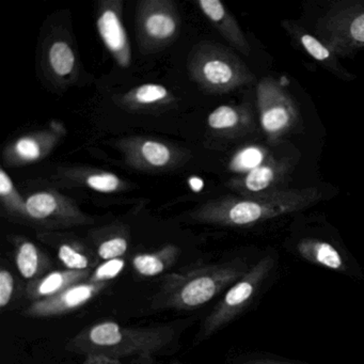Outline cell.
Returning a JSON list of instances; mask_svg holds the SVG:
<instances>
[{
    "label": "cell",
    "mask_w": 364,
    "mask_h": 364,
    "mask_svg": "<svg viewBox=\"0 0 364 364\" xmlns=\"http://www.w3.org/2000/svg\"><path fill=\"white\" fill-rule=\"evenodd\" d=\"M173 100V95L163 85L144 84L123 95L121 105L132 110L153 109L172 103Z\"/></svg>",
    "instance_id": "20"
},
{
    "label": "cell",
    "mask_w": 364,
    "mask_h": 364,
    "mask_svg": "<svg viewBox=\"0 0 364 364\" xmlns=\"http://www.w3.org/2000/svg\"><path fill=\"white\" fill-rule=\"evenodd\" d=\"M316 187L281 188L244 198H223L203 204L191 214L195 220L223 227H250L306 210L321 200Z\"/></svg>",
    "instance_id": "1"
},
{
    "label": "cell",
    "mask_w": 364,
    "mask_h": 364,
    "mask_svg": "<svg viewBox=\"0 0 364 364\" xmlns=\"http://www.w3.org/2000/svg\"><path fill=\"white\" fill-rule=\"evenodd\" d=\"M48 70L59 82H69L77 70V58L71 44L65 40H55L46 53Z\"/></svg>",
    "instance_id": "21"
},
{
    "label": "cell",
    "mask_w": 364,
    "mask_h": 364,
    "mask_svg": "<svg viewBox=\"0 0 364 364\" xmlns=\"http://www.w3.org/2000/svg\"><path fill=\"white\" fill-rule=\"evenodd\" d=\"M265 151L259 146H247L238 151L230 161V169L234 172L247 173L265 163Z\"/></svg>",
    "instance_id": "27"
},
{
    "label": "cell",
    "mask_w": 364,
    "mask_h": 364,
    "mask_svg": "<svg viewBox=\"0 0 364 364\" xmlns=\"http://www.w3.org/2000/svg\"><path fill=\"white\" fill-rule=\"evenodd\" d=\"M274 265V257L267 255L249 268L248 272L228 289L220 302L206 317L198 338H208L238 316L250 304Z\"/></svg>",
    "instance_id": "6"
},
{
    "label": "cell",
    "mask_w": 364,
    "mask_h": 364,
    "mask_svg": "<svg viewBox=\"0 0 364 364\" xmlns=\"http://www.w3.org/2000/svg\"><path fill=\"white\" fill-rule=\"evenodd\" d=\"M210 131L227 138L242 137L255 129V117L246 106L223 105L208 117Z\"/></svg>",
    "instance_id": "15"
},
{
    "label": "cell",
    "mask_w": 364,
    "mask_h": 364,
    "mask_svg": "<svg viewBox=\"0 0 364 364\" xmlns=\"http://www.w3.org/2000/svg\"><path fill=\"white\" fill-rule=\"evenodd\" d=\"M257 102L262 129L270 144H278L297 127L299 114L295 102L274 78L261 80Z\"/></svg>",
    "instance_id": "8"
},
{
    "label": "cell",
    "mask_w": 364,
    "mask_h": 364,
    "mask_svg": "<svg viewBox=\"0 0 364 364\" xmlns=\"http://www.w3.org/2000/svg\"><path fill=\"white\" fill-rule=\"evenodd\" d=\"M289 172V165L285 161H270L259 165L242 178H235L230 183L232 188L240 191L244 197L261 195L268 191L281 189Z\"/></svg>",
    "instance_id": "14"
},
{
    "label": "cell",
    "mask_w": 364,
    "mask_h": 364,
    "mask_svg": "<svg viewBox=\"0 0 364 364\" xmlns=\"http://www.w3.org/2000/svg\"><path fill=\"white\" fill-rule=\"evenodd\" d=\"M316 35L336 55L364 50V0L332 5L316 24Z\"/></svg>",
    "instance_id": "5"
},
{
    "label": "cell",
    "mask_w": 364,
    "mask_h": 364,
    "mask_svg": "<svg viewBox=\"0 0 364 364\" xmlns=\"http://www.w3.org/2000/svg\"><path fill=\"white\" fill-rule=\"evenodd\" d=\"M138 42L144 53L163 50L178 38L181 16L170 0H144L136 14Z\"/></svg>",
    "instance_id": "7"
},
{
    "label": "cell",
    "mask_w": 364,
    "mask_h": 364,
    "mask_svg": "<svg viewBox=\"0 0 364 364\" xmlns=\"http://www.w3.org/2000/svg\"><path fill=\"white\" fill-rule=\"evenodd\" d=\"M171 326L127 328L114 321H103L80 331L67 348L80 355H99L119 360L125 358L149 359L171 344Z\"/></svg>",
    "instance_id": "2"
},
{
    "label": "cell",
    "mask_w": 364,
    "mask_h": 364,
    "mask_svg": "<svg viewBox=\"0 0 364 364\" xmlns=\"http://www.w3.org/2000/svg\"><path fill=\"white\" fill-rule=\"evenodd\" d=\"M282 25L283 28L289 33V36L295 39L301 46V48L317 63H321L326 70L331 72L336 77L346 80V82L355 80V76L342 67V65L338 63L336 54L318 38L311 35L296 23L287 21V22H283Z\"/></svg>",
    "instance_id": "17"
},
{
    "label": "cell",
    "mask_w": 364,
    "mask_h": 364,
    "mask_svg": "<svg viewBox=\"0 0 364 364\" xmlns=\"http://www.w3.org/2000/svg\"><path fill=\"white\" fill-rule=\"evenodd\" d=\"M124 267L125 261L123 257L104 261L92 270L88 281L92 283H107L108 281L116 279Z\"/></svg>",
    "instance_id": "29"
},
{
    "label": "cell",
    "mask_w": 364,
    "mask_h": 364,
    "mask_svg": "<svg viewBox=\"0 0 364 364\" xmlns=\"http://www.w3.org/2000/svg\"><path fill=\"white\" fill-rule=\"evenodd\" d=\"M97 27L102 41L118 65L123 68L129 65L132 52L122 23V3L116 0L101 3Z\"/></svg>",
    "instance_id": "13"
},
{
    "label": "cell",
    "mask_w": 364,
    "mask_h": 364,
    "mask_svg": "<svg viewBox=\"0 0 364 364\" xmlns=\"http://www.w3.org/2000/svg\"><path fill=\"white\" fill-rule=\"evenodd\" d=\"M106 287L107 283H92L89 281L78 283L53 297L33 301L25 310V315L50 317L73 312L97 297Z\"/></svg>",
    "instance_id": "12"
},
{
    "label": "cell",
    "mask_w": 364,
    "mask_h": 364,
    "mask_svg": "<svg viewBox=\"0 0 364 364\" xmlns=\"http://www.w3.org/2000/svg\"><path fill=\"white\" fill-rule=\"evenodd\" d=\"M14 293V278L7 269L0 270V308H6Z\"/></svg>",
    "instance_id": "30"
},
{
    "label": "cell",
    "mask_w": 364,
    "mask_h": 364,
    "mask_svg": "<svg viewBox=\"0 0 364 364\" xmlns=\"http://www.w3.org/2000/svg\"><path fill=\"white\" fill-rule=\"evenodd\" d=\"M92 270H54L27 285V295L35 300L46 299L78 283L86 282Z\"/></svg>",
    "instance_id": "18"
},
{
    "label": "cell",
    "mask_w": 364,
    "mask_h": 364,
    "mask_svg": "<svg viewBox=\"0 0 364 364\" xmlns=\"http://www.w3.org/2000/svg\"><path fill=\"white\" fill-rule=\"evenodd\" d=\"M202 14L212 23L219 33L244 56L248 57L251 53L250 44L246 39L238 25L237 21L228 11L219 0H200L198 3Z\"/></svg>",
    "instance_id": "16"
},
{
    "label": "cell",
    "mask_w": 364,
    "mask_h": 364,
    "mask_svg": "<svg viewBox=\"0 0 364 364\" xmlns=\"http://www.w3.org/2000/svg\"><path fill=\"white\" fill-rule=\"evenodd\" d=\"M248 270L246 262L234 259L171 274L161 284L155 306L181 311L199 308L237 282Z\"/></svg>",
    "instance_id": "3"
},
{
    "label": "cell",
    "mask_w": 364,
    "mask_h": 364,
    "mask_svg": "<svg viewBox=\"0 0 364 364\" xmlns=\"http://www.w3.org/2000/svg\"><path fill=\"white\" fill-rule=\"evenodd\" d=\"M65 181L78 182L82 186L102 193H118L127 187V183L116 174L108 171H100V170H93V171L70 170L65 172Z\"/></svg>",
    "instance_id": "23"
},
{
    "label": "cell",
    "mask_w": 364,
    "mask_h": 364,
    "mask_svg": "<svg viewBox=\"0 0 364 364\" xmlns=\"http://www.w3.org/2000/svg\"><path fill=\"white\" fill-rule=\"evenodd\" d=\"M25 220L44 229H65L92 223L70 198L55 191H37L26 199Z\"/></svg>",
    "instance_id": "9"
},
{
    "label": "cell",
    "mask_w": 364,
    "mask_h": 364,
    "mask_svg": "<svg viewBox=\"0 0 364 364\" xmlns=\"http://www.w3.org/2000/svg\"><path fill=\"white\" fill-rule=\"evenodd\" d=\"M63 135V127L53 124L50 129L22 136L5 149L4 161L9 167L38 163L50 154Z\"/></svg>",
    "instance_id": "11"
},
{
    "label": "cell",
    "mask_w": 364,
    "mask_h": 364,
    "mask_svg": "<svg viewBox=\"0 0 364 364\" xmlns=\"http://www.w3.org/2000/svg\"><path fill=\"white\" fill-rule=\"evenodd\" d=\"M180 255V249L173 245H167L156 252L141 253L133 259V266L138 274L144 277H154L171 267Z\"/></svg>",
    "instance_id": "24"
},
{
    "label": "cell",
    "mask_w": 364,
    "mask_h": 364,
    "mask_svg": "<svg viewBox=\"0 0 364 364\" xmlns=\"http://www.w3.org/2000/svg\"><path fill=\"white\" fill-rule=\"evenodd\" d=\"M59 261L70 270H92L93 261L82 247L71 242H63L57 248Z\"/></svg>",
    "instance_id": "26"
},
{
    "label": "cell",
    "mask_w": 364,
    "mask_h": 364,
    "mask_svg": "<svg viewBox=\"0 0 364 364\" xmlns=\"http://www.w3.org/2000/svg\"><path fill=\"white\" fill-rule=\"evenodd\" d=\"M0 201L8 214L25 220L26 200L18 193L9 174L0 169Z\"/></svg>",
    "instance_id": "25"
},
{
    "label": "cell",
    "mask_w": 364,
    "mask_h": 364,
    "mask_svg": "<svg viewBox=\"0 0 364 364\" xmlns=\"http://www.w3.org/2000/svg\"><path fill=\"white\" fill-rule=\"evenodd\" d=\"M297 250L304 259L311 263L338 272L345 269L342 255L329 242L315 238H304L297 245Z\"/></svg>",
    "instance_id": "22"
},
{
    "label": "cell",
    "mask_w": 364,
    "mask_h": 364,
    "mask_svg": "<svg viewBox=\"0 0 364 364\" xmlns=\"http://www.w3.org/2000/svg\"><path fill=\"white\" fill-rule=\"evenodd\" d=\"M84 364H121L119 360L112 359V358L104 357L99 355H87Z\"/></svg>",
    "instance_id": "31"
},
{
    "label": "cell",
    "mask_w": 364,
    "mask_h": 364,
    "mask_svg": "<svg viewBox=\"0 0 364 364\" xmlns=\"http://www.w3.org/2000/svg\"><path fill=\"white\" fill-rule=\"evenodd\" d=\"M119 148L131 167L144 172L168 171L187 159V153L181 149L151 138H124Z\"/></svg>",
    "instance_id": "10"
},
{
    "label": "cell",
    "mask_w": 364,
    "mask_h": 364,
    "mask_svg": "<svg viewBox=\"0 0 364 364\" xmlns=\"http://www.w3.org/2000/svg\"><path fill=\"white\" fill-rule=\"evenodd\" d=\"M129 242L124 236L116 235L103 240L97 247V257L103 261L120 259L127 253Z\"/></svg>",
    "instance_id": "28"
},
{
    "label": "cell",
    "mask_w": 364,
    "mask_h": 364,
    "mask_svg": "<svg viewBox=\"0 0 364 364\" xmlns=\"http://www.w3.org/2000/svg\"><path fill=\"white\" fill-rule=\"evenodd\" d=\"M191 80L208 93L225 95L255 82L249 68L229 48L213 42H201L188 59Z\"/></svg>",
    "instance_id": "4"
},
{
    "label": "cell",
    "mask_w": 364,
    "mask_h": 364,
    "mask_svg": "<svg viewBox=\"0 0 364 364\" xmlns=\"http://www.w3.org/2000/svg\"><path fill=\"white\" fill-rule=\"evenodd\" d=\"M245 364H294L289 362L278 361V360L272 359H259L251 360V361L246 362Z\"/></svg>",
    "instance_id": "32"
},
{
    "label": "cell",
    "mask_w": 364,
    "mask_h": 364,
    "mask_svg": "<svg viewBox=\"0 0 364 364\" xmlns=\"http://www.w3.org/2000/svg\"><path fill=\"white\" fill-rule=\"evenodd\" d=\"M16 264L21 276L29 282L46 276L52 267L48 255L37 245L27 240L16 244Z\"/></svg>",
    "instance_id": "19"
}]
</instances>
